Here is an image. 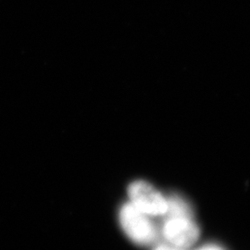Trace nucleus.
I'll list each match as a JSON object with an SVG mask.
<instances>
[{
	"label": "nucleus",
	"instance_id": "nucleus-2",
	"mask_svg": "<svg viewBox=\"0 0 250 250\" xmlns=\"http://www.w3.org/2000/svg\"><path fill=\"white\" fill-rule=\"evenodd\" d=\"M130 202L149 216H164L167 212V198L145 181H135L128 188Z\"/></svg>",
	"mask_w": 250,
	"mask_h": 250
},
{
	"label": "nucleus",
	"instance_id": "nucleus-5",
	"mask_svg": "<svg viewBox=\"0 0 250 250\" xmlns=\"http://www.w3.org/2000/svg\"><path fill=\"white\" fill-rule=\"evenodd\" d=\"M154 250H185L184 249H180L177 247H174V246H169V245H166V244H161L159 245L157 248H155Z\"/></svg>",
	"mask_w": 250,
	"mask_h": 250
},
{
	"label": "nucleus",
	"instance_id": "nucleus-4",
	"mask_svg": "<svg viewBox=\"0 0 250 250\" xmlns=\"http://www.w3.org/2000/svg\"><path fill=\"white\" fill-rule=\"evenodd\" d=\"M168 208L164 216L166 217H186L193 219L194 212L188 201L183 197L172 195L167 198Z\"/></svg>",
	"mask_w": 250,
	"mask_h": 250
},
{
	"label": "nucleus",
	"instance_id": "nucleus-3",
	"mask_svg": "<svg viewBox=\"0 0 250 250\" xmlns=\"http://www.w3.org/2000/svg\"><path fill=\"white\" fill-rule=\"evenodd\" d=\"M161 233L170 245L185 250L197 241L200 231L193 219L166 217L161 228Z\"/></svg>",
	"mask_w": 250,
	"mask_h": 250
},
{
	"label": "nucleus",
	"instance_id": "nucleus-1",
	"mask_svg": "<svg viewBox=\"0 0 250 250\" xmlns=\"http://www.w3.org/2000/svg\"><path fill=\"white\" fill-rule=\"evenodd\" d=\"M131 202L122 207L119 220L125 234L139 246H149L158 240L159 230L149 218Z\"/></svg>",
	"mask_w": 250,
	"mask_h": 250
},
{
	"label": "nucleus",
	"instance_id": "nucleus-6",
	"mask_svg": "<svg viewBox=\"0 0 250 250\" xmlns=\"http://www.w3.org/2000/svg\"><path fill=\"white\" fill-rule=\"evenodd\" d=\"M224 250L222 249V248H220L219 246H216V245H208V246H205V247H203V248H201V249H199V250Z\"/></svg>",
	"mask_w": 250,
	"mask_h": 250
}]
</instances>
